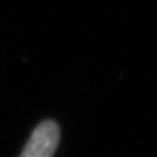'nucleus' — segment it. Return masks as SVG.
<instances>
[{
	"label": "nucleus",
	"instance_id": "nucleus-1",
	"mask_svg": "<svg viewBox=\"0 0 157 157\" xmlns=\"http://www.w3.org/2000/svg\"><path fill=\"white\" fill-rule=\"evenodd\" d=\"M60 131L55 122L46 121L37 126L20 157H52L59 145Z\"/></svg>",
	"mask_w": 157,
	"mask_h": 157
}]
</instances>
